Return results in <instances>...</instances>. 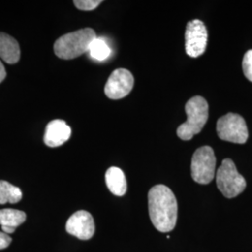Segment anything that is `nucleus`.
I'll return each instance as SVG.
<instances>
[{"label":"nucleus","instance_id":"nucleus-1","mask_svg":"<svg viewBox=\"0 0 252 252\" xmlns=\"http://www.w3.org/2000/svg\"><path fill=\"white\" fill-rule=\"evenodd\" d=\"M148 200L154 227L162 233L171 232L178 220V202L173 191L165 185H156L150 189Z\"/></svg>","mask_w":252,"mask_h":252},{"label":"nucleus","instance_id":"nucleus-7","mask_svg":"<svg viewBox=\"0 0 252 252\" xmlns=\"http://www.w3.org/2000/svg\"><path fill=\"white\" fill-rule=\"evenodd\" d=\"M207 30L205 24L191 20L187 24L185 32V50L189 57L197 58L205 53L207 45Z\"/></svg>","mask_w":252,"mask_h":252},{"label":"nucleus","instance_id":"nucleus-8","mask_svg":"<svg viewBox=\"0 0 252 252\" xmlns=\"http://www.w3.org/2000/svg\"><path fill=\"white\" fill-rule=\"evenodd\" d=\"M134 76L129 70L119 68L109 76L105 86V94L108 98L121 99L130 94L134 87Z\"/></svg>","mask_w":252,"mask_h":252},{"label":"nucleus","instance_id":"nucleus-18","mask_svg":"<svg viewBox=\"0 0 252 252\" xmlns=\"http://www.w3.org/2000/svg\"><path fill=\"white\" fill-rule=\"evenodd\" d=\"M11 243V238L9 234L0 232V250L7 249Z\"/></svg>","mask_w":252,"mask_h":252},{"label":"nucleus","instance_id":"nucleus-9","mask_svg":"<svg viewBox=\"0 0 252 252\" xmlns=\"http://www.w3.org/2000/svg\"><path fill=\"white\" fill-rule=\"evenodd\" d=\"M65 230L81 240L91 239L95 231L94 218L88 211H77L66 221Z\"/></svg>","mask_w":252,"mask_h":252},{"label":"nucleus","instance_id":"nucleus-19","mask_svg":"<svg viewBox=\"0 0 252 252\" xmlns=\"http://www.w3.org/2000/svg\"><path fill=\"white\" fill-rule=\"evenodd\" d=\"M6 76H7L6 69H5V67H4V65H3L2 62L0 61V83L5 80Z\"/></svg>","mask_w":252,"mask_h":252},{"label":"nucleus","instance_id":"nucleus-4","mask_svg":"<svg viewBox=\"0 0 252 252\" xmlns=\"http://www.w3.org/2000/svg\"><path fill=\"white\" fill-rule=\"evenodd\" d=\"M217 187L226 198H234L247 187V182L240 175L234 162L231 159H224L218 168L216 174Z\"/></svg>","mask_w":252,"mask_h":252},{"label":"nucleus","instance_id":"nucleus-14","mask_svg":"<svg viewBox=\"0 0 252 252\" xmlns=\"http://www.w3.org/2000/svg\"><path fill=\"white\" fill-rule=\"evenodd\" d=\"M23 192L18 187L5 180H0V205L16 204L22 200Z\"/></svg>","mask_w":252,"mask_h":252},{"label":"nucleus","instance_id":"nucleus-5","mask_svg":"<svg viewBox=\"0 0 252 252\" xmlns=\"http://www.w3.org/2000/svg\"><path fill=\"white\" fill-rule=\"evenodd\" d=\"M216 156L209 146L197 149L191 158L190 172L191 178L199 184L207 185L215 178Z\"/></svg>","mask_w":252,"mask_h":252},{"label":"nucleus","instance_id":"nucleus-6","mask_svg":"<svg viewBox=\"0 0 252 252\" xmlns=\"http://www.w3.org/2000/svg\"><path fill=\"white\" fill-rule=\"evenodd\" d=\"M217 134L221 140L244 144L249 137V131L244 118L235 113H228L217 122Z\"/></svg>","mask_w":252,"mask_h":252},{"label":"nucleus","instance_id":"nucleus-13","mask_svg":"<svg viewBox=\"0 0 252 252\" xmlns=\"http://www.w3.org/2000/svg\"><path fill=\"white\" fill-rule=\"evenodd\" d=\"M106 183L108 189L111 193L116 196H123L126 194L127 190V182H126L125 173L119 167L112 166L108 168L106 172Z\"/></svg>","mask_w":252,"mask_h":252},{"label":"nucleus","instance_id":"nucleus-16","mask_svg":"<svg viewBox=\"0 0 252 252\" xmlns=\"http://www.w3.org/2000/svg\"><path fill=\"white\" fill-rule=\"evenodd\" d=\"M242 67L244 75L249 81L252 82V50L248 51L244 55Z\"/></svg>","mask_w":252,"mask_h":252},{"label":"nucleus","instance_id":"nucleus-11","mask_svg":"<svg viewBox=\"0 0 252 252\" xmlns=\"http://www.w3.org/2000/svg\"><path fill=\"white\" fill-rule=\"evenodd\" d=\"M26 220L27 215L24 211L12 208L0 209V225L5 234H13L16 228L23 224Z\"/></svg>","mask_w":252,"mask_h":252},{"label":"nucleus","instance_id":"nucleus-2","mask_svg":"<svg viewBox=\"0 0 252 252\" xmlns=\"http://www.w3.org/2000/svg\"><path fill=\"white\" fill-rule=\"evenodd\" d=\"M96 34L92 28L67 33L59 37L54 43V53L63 60H71L89 51L91 43L96 38Z\"/></svg>","mask_w":252,"mask_h":252},{"label":"nucleus","instance_id":"nucleus-10","mask_svg":"<svg viewBox=\"0 0 252 252\" xmlns=\"http://www.w3.org/2000/svg\"><path fill=\"white\" fill-rule=\"evenodd\" d=\"M71 135V128L63 120H54L48 124L44 135V143L56 148L65 143Z\"/></svg>","mask_w":252,"mask_h":252},{"label":"nucleus","instance_id":"nucleus-3","mask_svg":"<svg viewBox=\"0 0 252 252\" xmlns=\"http://www.w3.org/2000/svg\"><path fill=\"white\" fill-rule=\"evenodd\" d=\"M187 121L179 126L177 135L182 140H190L199 134L208 120V104L202 96H194L186 103Z\"/></svg>","mask_w":252,"mask_h":252},{"label":"nucleus","instance_id":"nucleus-15","mask_svg":"<svg viewBox=\"0 0 252 252\" xmlns=\"http://www.w3.org/2000/svg\"><path fill=\"white\" fill-rule=\"evenodd\" d=\"M89 54L91 57L97 60V61H104L108 59L111 54V50L102 37H96L92 43L89 48Z\"/></svg>","mask_w":252,"mask_h":252},{"label":"nucleus","instance_id":"nucleus-17","mask_svg":"<svg viewBox=\"0 0 252 252\" xmlns=\"http://www.w3.org/2000/svg\"><path fill=\"white\" fill-rule=\"evenodd\" d=\"M102 3V0H75L74 5L76 8L81 10H93L96 9L100 4Z\"/></svg>","mask_w":252,"mask_h":252},{"label":"nucleus","instance_id":"nucleus-12","mask_svg":"<svg viewBox=\"0 0 252 252\" xmlns=\"http://www.w3.org/2000/svg\"><path fill=\"white\" fill-rule=\"evenodd\" d=\"M20 46L15 38L0 32V57L6 63H16L20 60Z\"/></svg>","mask_w":252,"mask_h":252}]
</instances>
